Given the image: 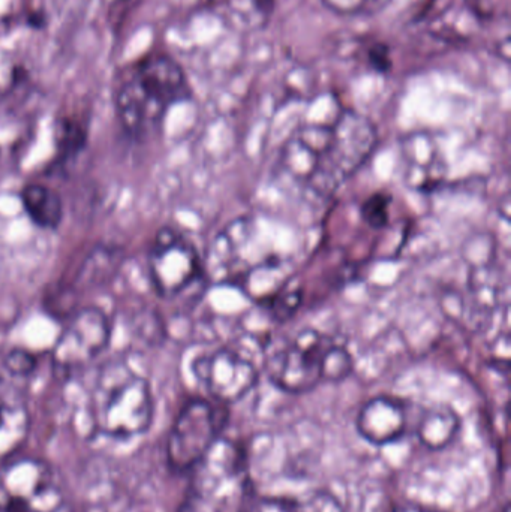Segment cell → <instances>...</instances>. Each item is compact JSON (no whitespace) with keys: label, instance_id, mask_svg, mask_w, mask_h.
Masks as SVG:
<instances>
[{"label":"cell","instance_id":"6da1fadb","mask_svg":"<svg viewBox=\"0 0 511 512\" xmlns=\"http://www.w3.org/2000/svg\"><path fill=\"white\" fill-rule=\"evenodd\" d=\"M378 131L369 117L342 110L330 123V138L317 158L314 174L302 189L306 198L326 201L374 155Z\"/></svg>","mask_w":511,"mask_h":512},{"label":"cell","instance_id":"7a4b0ae2","mask_svg":"<svg viewBox=\"0 0 511 512\" xmlns=\"http://www.w3.org/2000/svg\"><path fill=\"white\" fill-rule=\"evenodd\" d=\"M92 405L98 432L119 441L144 435L155 415L149 381L123 364L104 369L96 382Z\"/></svg>","mask_w":511,"mask_h":512},{"label":"cell","instance_id":"3957f363","mask_svg":"<svg viewBox=\"0 0 511 512\" xmlns=\"http://www.w3.org/2000/svg\"><path fill=\"white\" fill-rule=\"evenodd\" d=\"M191 474L177 512H246L251 478L245 454L234 442L219 438Z\"/></svg>","mask_w":511,"mask_h":512},{"label":"cell","instance_id":"277c9868","mask_svg":"<svg viewBox=\"0 0 511 512\" xmlns=\"http://www.w3.org/2000/svg\"><path fill=\"white\" fill-rule=\"evenodd\" d=\"M0 463V512H57L62 508V486L47 462L23 457Z\"/></svg>","mask_w":511,"mask_h":512},{"label":"cell","instance_id":"5b68a950","mask_svg":"<svg viewBox=\"0 0 511 512\" xmlns=\"http://www.w3.org/2000/svg\"><path fill=\"white\" fill-rule=\"evenodd\" d=\"M335 340L314 328L299 331L267 358L270 382L288 394H306L323 382V358Z\"/></svg>","mask_w":511,"mask_h":512},{"label":"cell","instance_id":"8992f818","mask_svg":"<svg viewBox=\"0 0 511 512\" xmlns=\"http://www.w3.org/2000/svg\"><path fill=\"white\" fill-rule=\"evenodd\" d=\"M221 411L209 400L192 399L180 409L167 439V462L176 474L191 472L219 439Z\"/></svg>","mask_w":511,"mask_h":512},{"label":"cell","instance_id":"52a82bcc","mask_svg":"<svg viewBox=\"0 0 511 512\" xmlns=\"http://www.w3.org/2000/svg\"><path fill=\"white\" fill-rule=\"evenodd\" d=\"M203 262L191 240L173 228H162L149 254V276L156 294L176 298L203 276Z\"/></svg>","mask_w":511,"mask_h":512},{"label":"cell","instance_id":"ba28073f","mask_svg":"<svg viewBox=\"0 0 511 512\" xmlns=\"http://www.w3.org/2000/svg\"><path fill=\"white\" fill-rule=\"evenodd\" d=\"M111 324L107 313L98 307H84L69 316L54 343L51 361L62 375L77 372L92 364L107 349Z\"/></svg>","mask_w":511,"mask_h":512},{"label":"cell","instance_id":"9c48e42d","mask_svg":"<svg viewBox=\"0 0 511 512\" xmlns=\"http://www.w3.org/2000/svg\"><path fill=\"white\" fill-rule=\"evenodd\" d=\"M192 370L207 393L225 405L248 396L260 381L255 364L228 348L195 358Z\"/></svg>","mask_w":511,"mask_h":512},{"label":"cell","instance_id":"30bf717a","mask_svg":"<svg viewBox=\"0 0 511 512\" xmlns=\"http://www.w3.org/2000/svg\"><path fill=\"white\" fill-rule=\"evenodd\" d=\"M357 433L377 447L395 444L407 430V409L404 402L392 396L368 400L356 418Z\"/></svg>","mask_w":511,"mask_h":512},{"label":"cell","instance_id":"8fae6325","mask_svg":"<svg viewBox=\"0 0 511 512\" xmlns=\"http://www.w3.org/2000/svg\"><path fill=\"white\" fill-rule=\"evenodd\" d=\"M132 75L137 78L144 92L165 110L191 96L182 66L164 54L147 57Z\"/></svg>","mask_w":511,"mask_h":512},{"label":"cell","instance_id":"7c38bea8","mask_svg":"<svg viewBox=\"0 0 511 512\" xmlns=\"http://www.w3.org/2000/svg\"><path fill=\"white\" fill-rule=\"evenodd\" d=\"M404 180L416 191L438 188L447 174L446 161L428 135H413L402 144Z\"/></svg>","mask_w":511,"mask_h":512},{"label":"cell","instance_id":"4fadbf2b","mask_svg":"<svg viewBox=\"0 0 511 512\" xmlns=\"http://www.w3.org/2000/svg\"><path fill=\"white\" fill-rule=\"evenodd\" d=\"M116 107L123 129L132 137L152 134L167 111L144 92L134 75L117 92Z\"/></svg>","mask_w":511,"mask_h":512},{"label":"cell","instance_id":"5bb4252c","mask_svg":"<svg viewBox=\"0 0 511 512\" xmlns=\"http://www.w3.org/2000/svg\"><path fill=\"white\" fill-rule=\"evenodd\" d=\"M461 426V417L452 406L434 405L423 412L417 424V438L428 450L441 451L453 444Z\"/></svg>","mask_w":511,"mask_h":512},{"label":"cell","instance_id":"9a60e30c","mask_svg":"<svg viewBox=\"0 0 511 512\" xmlns=\"http://www.w3.org/2000/svg\"><path fill=\"white\" fill-rule=\"evenodd\" d=\"M21 204L30 221L42 230H56L63 218L59 194L44 185H27L21 192Z\"/></svg>","mask_w":511,"mask_h":512},{"label":"cell","instance_id":"2e32d148","mask_svg":"<svg viewBox=\"0 0 511 512\" xmlns=\"http://www.w3.org/2000/svg\"><path fill=\"white\" fill-rule=\"evenodd\" d=\"M29 435V414L23 405L0 397V462L11 459Z\"/></svg>","mask_w":511,"mask_h":512},{"label":"cell","instance_id":"e0dca14e","mask_svg":"<svg viewBox=\"0 0 511 512\" xmlns=\"http://www.w3.org/2000/svg\"><path fill=\"white\" fill-rule=\"evenodd\" d=\"M354 372V360L345 346L333 342L323 358V382H342Z\"/></svg>","mask_w":511,"mask_h":512},{"label":"cell","instance_id":"ac0fdd59","mask_svg":"<svg viewBox=\"0 0 511 512\" xmlns=\"http://www.w3.org/2000/svg\"><path fill=\"white\" fill-rule=\"evenodd\" d=\"M86 146V131L74 119H62L56 126V147L62 158L78 155Z\"/></svg>","mask_w":511,"mask_h":512},{"label":"cell","instance_id":"d6986e66","mask_svg":"<svg viewBox=\"0 0 511 512\" xmlns=\"http://www.w3.org/2000/svg\"><path fill=\"white\" fill-rule=\"evenodd\" d=\"M390 203H392V200H390L389 195L381 194V192L371 195L360 209L363 221L371 225L372 228L386 227L390 219Z\"/></svg>","mask_w":511,"mask_h":512},{"label":"cell","instance_id":"ffe728a7","mask_svg":"<svg viewBox=\"0 0 511 512\" xmlns=\"http://www.w3.org/2000/svg\"><path fill=\"white\" fill-rule=\"evenodd\" d=\"M296 507L299 512H344L341 502L332 493L324 490H317L302 499H296Z\"/></svg>","mask_w":511,"mask_h":512},{"label":"cell","instance_id":"44dd1931","mask_svg":"<svg viewBox=\"0 0 511 512\" xmlns=\"http://www.w3.org/2000/svg\"><path fill=\"white\" fill-rule=\"evenodd\" d=\"M270 304H272L273 315L281 321H285V319L291 318L302 304V291L288 289V286L284 285L270 298Z\"/></svg>","mask_w":511,"mask_h":512},{"label":"cell","instance_id":"7402d4cb","mask_svg":"<svg viewBox=\"0 0 511 512\" xmlns=\"http://www.w3.org/2000/svg\"><path fill=\"white\" fill-rule=\"evenodd\" d=\"M3 367L12 376H27L36 369V358L26 349H11L3 357Z\"/></svg>","mask_w":511,"mask_h":512},{"label":"cell","instance_id":"603a6c76","mask_svg":"<svg viewBox=\"0 0 511 512\" xmlns=\"http://www.w3.org/2000/svg\"><path fill=\"white\" fill-rule=\"evenodd\" d=\"M330 11L338 14L354 15L360 12L372 11L380 8L383 0H321Z\"/></svg>","mask_w":511,"mask_h":512},{"label":"cell","instance_id":"cb8c5ba5","mask_svg":"<svg viewBox=\"0 0 511 512\" xmlns=\"http://www.w3.org/2000/svg\"><path fill=\"white\" fill-rule=\"evenodd\" d=\"M255 512H299L296 501L290 499L267 498L261 499L255 507Z\"/></svg>","mask_w":511,"mask_h":512},{"label":"cell","instance_id":"d4e9b609","mask_svg":"<svg viewBox=\"0 0 511 512\" xmlns=\"http://www.w3.org/2000/svg\"><path fill=\"white\" fill-rule=\"evenodd\" d=\"M393 512H444L438 510H432V508L420 507V505H399L398 508H395Z\"/></svg>","mask_w":511,"mask_h":512}]
</instances>
